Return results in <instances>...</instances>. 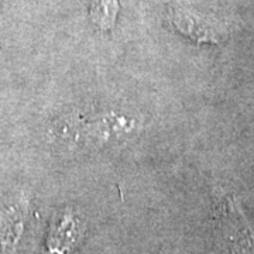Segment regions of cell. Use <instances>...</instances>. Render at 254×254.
I'll return each mask as SVG.
<instances>
[{
    "label": "cell",
    "instance_id": "obj_1",
    "mask_svg": "<svg viewBox=\"0 0 254 254\" xmlns=\"http://www.w3.org/2000/svg\"><path fill=\"white\" fill-rule=\"evenodd\" d=\"M171 20H173L174 26L181 33L199 41V43L218 41L219 36H220L219 30L212 24V21L200 17V16H196L193 13H190V11H185V10L174 11Z\"/></svg>",
    "mask_w": 254,
    "mask_h": 254
},
{
    "label": "cell",
    "instance_id": "obj_2",
    "mask_svg": "<svg viewBox=\"0 0 254 254\" xmlns=\"http://www.w3.org/2000/svg\"><path fill=\"white\" fill-rule=\"evenodd\" d=\"M119 10V0H92V21L99 30H112L116 24Z\"/></svg>",
    "mask_w": 254,
    "mask_h": 254
}]
</instances>
